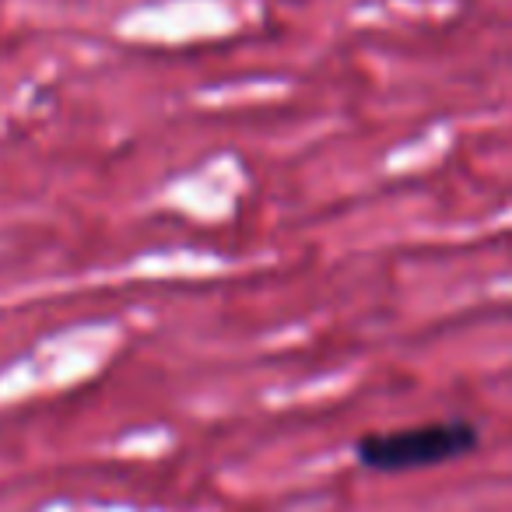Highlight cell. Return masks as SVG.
<instances>
[{"mask_svg":"<svg viewBox=\"0 0 512 512\" xmlns=\"http://www.w3.org/2000/svg\"><path fill=\"white\" fill-rule=\"evenodd\" d=\"M481 446V428L470 418H435L421 425L365 432L355 442L358 467L372 474H411L456 463Z\"/></svg>","mask_w":512,"mask_h":512,"instance_id":"cell-1","label":"cell"}]
</instances>
